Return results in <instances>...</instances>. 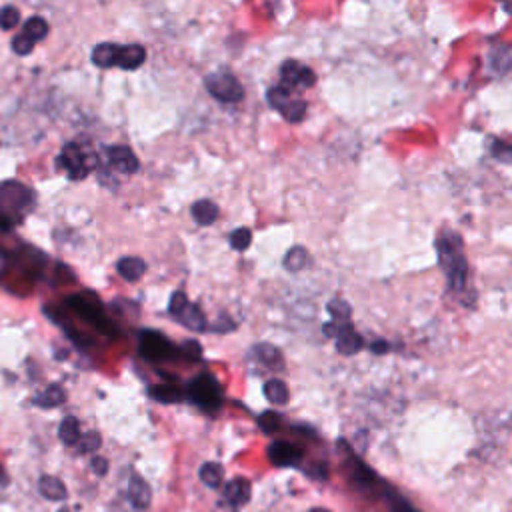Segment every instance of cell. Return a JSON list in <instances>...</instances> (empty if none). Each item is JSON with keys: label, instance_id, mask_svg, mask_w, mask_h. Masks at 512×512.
I'll list each match as a JSON object with an SVG mask.
<instances>
[{"label": "cell", "instance_id": "35", "mask_svg": "<svg viewBox=\"0 0 512 512\" xmlns=\"http://www.w3.org/2000/svg\"><path fill=\"white\" fill-rule=\"evenodd\" d=\"M32 48H35V44H32V42H30L26 37L19 35V37L12 38V50H15L17 55H20V57L30 55V53H32Z\"/></svg>", "mask_w": 512, "mask_h": 512}, {"label": "cell", "instance_id": "6", "mask_svg": "<svg viewBox=\"0 0 512 512\" xmlns=\"http://www.w3.org/2000/svg\"><path fill=\"white\" fill-rule=\"evenodd\" d=\"M324 332L336 339V350L341 354H346V357L348 354H357L362 348V344H364L361 334L352 328L350 323H334L332 321V324L324 326Z\"/></svg>", "mask_w": 512, "mask_h": 512}, {"label": "cell", "instance_id": "23", "mask_svg": "<svg viewBox=\"0 0 512 512\" xmlns=\"http://www.w3.org/2000/svg\"><path fill=\"white\" fill-rule=\"evenodd\" d=\"M116 46L118 44H113V42H102L95 46L93 50V62L100 68H111L114 66V55H116Z\"/></svg>", "mask_w": 512, "mask_h": 512}, {"label": "cell", "instance_id": "7", "mask_svg": "<svg viewBox=\"0 0 512 512\" xmlns=\"http://www.w3.org/2000/svg\"><path fill=\"white\" fill-rule=\"evenodd\" d=\"M58 162H60V167L64 171L68 172V176L73 180H82L91 172V169H93V164L88 162V156L80 151L76 144H66L62 149V154H60Z\"/></svg>", "mask_w": 512, "mask_h": 512}, {"label": "cell", "instance_id": "11", "mask_svg": "<svg viewBox=\"0 0 512 512\" xmlns=\"http://www.w3.org/2000/svg\"><path fill=\"white\" fill-rule=\"evenodd\" d=\"M108 154V162L113 164L114 169L122 174H134L138 171V158L133 152V149L124 146V144H113L106 149Z\"/></svg>", "mask_w": 512, "mask_h": 512}, {"label": "cell", "instance_id": "37", "mask_svg": "<svg viewBox=\"0 0 512 512\" xmlns=\"http://www.w3.org/2000/svg\"><path fill=\"white\" fill-rule=\"evenodd\" d=\"M91 466H93V471H95L98 476L106 475V471H108V462H106L102 456H95L93 462H91Z\"/></svg>", "mask_w": 512, "mask_h": 512}, {"label": "cell", "instance_id": "18", "mask_svg": "<svg viewBox=\"0 0 512 512\" xmlns=\"http://www.w3.org/2000/svg\"><path fill=\"white\" fill-rule=\"evenodd\" d=\"M40 494L48 500H64L66 498V486L57 476H42L38 482Z\"/></svg>", "mask_w": 512, "mask_h": 512}, {"label": "cell", "instance_id": "3", "mask_svg": "<svg viewBox=\"0 0 512 512\" xmlns=\"http://www.w3.org/2000/svg\"><path fill=\"white\" fill-rule=\"evenodd\" d=\"M169 312H171L172 316L178 321V323L182 324V326H187L189 330H194V332H202V330H207L209 328V324H207V316H205V312H202V308L198 306V304H192L187 298V294L184 292H174L171 296V304H169Z\"/></svg>", "mask_w": 512, "mask_h": 512}, {"label": "cell", "instance_id": "24", "mask_svg": "<svg viewBox=\"0 0 512 512\" xmlns=\"http://www.w3.org/2000/svg\"><path fill=\"white\" fill-rule=\"evenodd\" d=\"M222 466L218 462H207L200 468V480L210 489H220L222 486Z\"/></svg>", "mask_w": 512, "mask_h": 512}, {"label": "cell", "instance_id": "17", "mask_svg": "<svg viewBox=\"0 0 512 512\" xmlns=\"http://www.w3.org/2000/svg\"><path fill=\"white\" fill-rule=\"evenodd\" d=\"M252 357L258 362H263L266 366H272V368H283V357L278 352L276 346L268 344V342H260L252 348Z\"/></svg>", "mask_w": 512, "mask_h": 512}, {"label": "cell", "instance_id": "38", "mask_svg": "<svg viewBox=\"0 0 512 512\" xmlns=\"http://www.w3.org/2000/svg\"><path fill=\"white\" fill-rule=\"evenodd\" d=\"M392 512H417L415 509H410L404 500H399V498H392Z\"/></svg>", "mask_w": 512, "mask_h": 512}, {"label": "cell", "instance_id": "20", "mask_svg": "<svg viewBox=\"0 0 512 512\" xmlns=\"http://www.w3.org/2000/svg\"><path fill=\"white\" fill-rule=\"evenodd\" d=\"M64 400H66V392L58 384H50L44 392H40L35 399V404L42 408H55V406H60Z\"/></svg>", "mask_w": 512, "mask_h": 512}, {"label": "cell", "instance_id": "30", "mask_svg": "<svg viewBox=\"0 0 512 512\" xmlns=\"http://www.w3.org/2000/svg\"><path fill=\"white\" fill-rule=\"evenodd\" d=\"M328 312L332 314L334 323H348L352 310H350V304H346L342 298H334L328 304Z\"/></svg>", "mask_w": 512, "mask_h": 512}, {"label": "cell", "instance_id": "15", "mask_svg": "<svg viewBox=\"0 0 512 512\" xmlns=\"http://www.w3.org/2000/svg\"><path fill=\"white\" fill-rule=\"evenodd\" d=\"M116 270H118V274H120L124 281L136 283V281L142 278V274L146 272V263H144L142 258H138V256H124V258L118 260Z\"/></svg>", "mask_w": 512, "mask_h": 512}, {"label": "cell", "instance_id": "14", "mask_svg": "<svg viewBox=\"0 0 512 512\" xmlns=\"http://www.w3.org/2000/svg\"><path fill=\"white\" fill-rule=\"evenodd\" d=\"M129 498H131L134 509H138V511L149 509V504H151V489L140 476L134 475L131 478V482H129Z\"/></svg>", "mask_w": 512, "mask_h": 512}, {"label": "cell", "instance_id": "13", "mask_svg": "<svg viewBox=\"0 0 512 512\" xmlns=\"http://www.w3.org/2000/svg\"><path fill=\"white\" fill-rule=\"evenodd\" d=\"M225 498L230 506L238 509L243 504H247L250 498V482L247 478H234L225 486Z\"/></svg>", "mask_w": 512, "mask_h": 512}, {"label": "cell", "instance_id": "34", "mask_svg": "<svg viewBox=\"0 0 512 512\" xmlns=\"http://www.w3.org/2000/svg\"><path fill=\"white\" fill-rule=\"evenodd\" d=\"M98 448H100V435L98 433H88V435L80 437V440H78V451L82 455L96 453Z\"/></svg>", "mask_w": 512, "mask_h": 512}, {"label": "cell", "instance_id": "42", "mask_svg": "<svg viewBox=\"0 0 512 512\" xmlns=\"http://www.w3.org/2000/svg\"><path fill=\"white\" fill-rule=\"evenodd\" d=\"M0 480H4V468L0 466Z\"/></svg>", "mask_w": 512, "mask_h": 512}, {"label": "cell", "instance_id": "9", "mask_svg": "<svg viewBox=\"0 0 512 512\" xmlns=\"http://www.w3.org/2000/svg\"><path fill=\"white\" fill-rule=\"evenodd\" d=\"M281 76H283V84L286 88L296 86V88H310L316 82V75L310 66H306L298 60H286L281 66Z\"/></svg>", "mask_w": 512, "mask_h": 512}, {"label": "cell", "instance_id": "27", "mask_svg": "<svg viewBox=\"0 0 512 512\" xmlns=\"http://www.w3.org/2000/svg\"><path fill=\"white\" fill-rule=\"evenodd\" d=\"M308 260V254L303 247H292L285 256V268L288 272H301Z\"/></svg>", "mask_w": 512, "mask_h": 512}, {"label": "cell", "instance_id": "36", "mask_svg": "<svg viewBox=\"0 0 512 512\" xmlns=\"http://www.w3.org/2000/svg\"><path fill=\"white\" fill-rule=\"evenodd\" d=\"M500 152H502V162H511V149H509V144L496 140V142H493V154L498 156Z\"/></svg>", "mask_w": 512, "mask_h": 512}, {"label": "cell", "instance_id": "22", "mask_svg": "<svg viewBox=\"0 0 512 512\" xmlns=\"http://www.w3.org/2000/svg\"><path fill=\"white\" fill-rule=\"evenodd\" d=\"M20 35L26 37L35 44V42H40L42 38H46V35H48V24H46V20L40 19V17H32V19H28L24 22V30Z\"/></svg>", "mask_w": 512, "mask_h": 512}, {"label": "cell", "instance_id": "43", "mask_svg": "<svg viewBox=\"0 0 512 512\" xmlns=\"http://www.w3.org/2000/svg\"><path fill=\"white\" fill-rule=\"evenodd\" d=\"M62 512H66V511H62Z\"/></svg>", "mask_w": 512, "mask_h": 512}, {"label": "cell", "instance_id": "41", "mask_svg": "<svg viewBox=\"0 0 512 512\" xmlns=\"http://www.w3.org/2000/svg\"><path fill=\"white\" fill-rule=\"evenodd\" d=\"M310 512H330V511H326V509H312Z\"/></svg>", "mask_w": 512, "mask_h": 512}, {"label": "cell", "instance_id": "29", "mask_svg": "<svg viewBox=\"0 0 512 512\" xmlns=\"http://www.w3.org/2000/svg\"><path fill=\"white\" fill-rule=\"evenodd\" d=\"M281 114L285 116L288 122H301L304 118V114H306V102L292 98L285 108L281 111Z\"/></svg>", "mask_w": 512, "mask_h": 512}, {"label": "cell", "instance_id": "5", "mask_svg": "<svg viewBox=\"0 0 512 512\" xmlns=\"http://www.w3.org/2000/svg\"><path fill=\"white\" fill-rule=\"evenodd\" d=\"M138 352L151 362H164L172 361L178 350L162 332L158 330H142L138 339Z\"/></svg>", "mask_w": 512, "mask_h": 512}, {"label": "cell", "instance_id": "4", "mask_svg": "<svg viewBox=\"0 0 512 512\" xmlns=\"http://www.w3.org/2000/svg\"><path fill=\"white\" fill-rule=\"evenodd\" d=\"M205 86L210 95L220 102H240L245 98V88L238 78L228 70H216L205 78Z\"/></svg>", "mask_w": 512, "mask_h": 512}, {"label": "cell", "instance_id": "21", "mask_svg": "<svg viewBox=\"0 0 512 512\" xmlns=\"http://www.w3.org/2000/svg\"><path fill=\"white\" fill-rule=\"evenodd\" d=\"M58 437L60 440L66 444V446H75L80 440V424L75 417H66L60 422V428H58Z\"/></svg>", "mask_w": 512, "mask_h": 512}, {"label": "cell", "instance_id": "25", "mask_svg": "<svg viewBox=\"0 0 512 512\" xmlns=\"http://www.w3.org/2000/svg\"><path fill=\"white\" fill-rule=\"evenodd\" d=\"M265 397L272 404H286L288 402V388L283 380L272 379L265 384Z\"/></svg>", "mask_w": 512, "mask_h": 512}, {"label": "cell", "instance_id": "40", "mask_svg": "<svg viewBox=\"0 0 512 512\" xmlns=\"http://www.w3.org/2000/svg\"><path fill=\"white\" fill-rule=\"evenodd\" d=\"M372 348L377 350V354H382V352H384V350H386L388 346H386L384 342H377V344H372Z\"/></svg>", "mask_w": 512, "mask_h": 512}, {"label": "cell", "instance_id": "26", "mask_svg": "<svg viewBox=\"0 0 512 512\" xmlns=\"http://www.w3.org/2000/svg\"><path fill=\"white\" fill-rule=\"evenodd\" d=\"M266 100H268V104H270L272 108L283 111L286 104L292 100V93H290V88H286L285 84H276V86L268 88V93H266Z\"/></svg>", "mask_w": 512, "mask_h": 512}, {"label": "cell", "instance_id": "28", "mask_svg": "<svg viewBox=\"0 0 512 512\" xmlns=\"http://www.w3.org/2000/svg\"><path fill=\"white\" fill-rule=\"evenodd\" d=\"M151 397L158 402H180L182 400V392L174 386H169V384H158L151 388Z\"/></svg>", "mask_w": 512, "mask_h": 512}, {"label": "cell", "instance_id": "12", "mask_svg": "<svg viewBox=\"0 0 512 512\" xmlns=\"http://www.w3.org/2000/svg\"><path fill=\"white\" fill-rule=\"evenodd\" d=\"M146 60V48L140 44H129V46H116L114 55V66H120L124 70H136Z\"/></svg>", "mask_w": 512, "mask_h": 512}, {"label": "cell", "instance_id": "1", "mask_svg": "<svg viewBox=\"0 0 512 512\" xmlns=\"http://www.w3.org/2000/svg\"><path fill=\"white\" fill-rule=\"evenodd\" d=\"M438 258H440V266L446 274V283L448 286L460 292L466 286V278H468V263L462 250V238L460 234H456L453 230H446L437 243Z\"/></svg>", "mask_w": 512, "mask_h": 512}, {"label": "cell", "instance_id": "33", "mask_svg": "<svg viewBox=\"0 0 512 512\" xmlns=\"http://www.w3.org/2000/svg\"><path fill=\"white\" fill-rule=\"evenodd\" d=\"M281 415L278 413H265V415H260L258 417V426L265 430L266 435H272V433H276L278 428H281Z\"/></svg>", "mask_w": 512, "mask_h": 512}, {"label": "cell", "instance_id": "8", "mask_svg": "<svg viewBox=\"0 0 512 512\" xmlns=\"http://www.w3.org/2000/svg\"><path fill=\"white\" fill-rule=\"evenodd\" d=\"M66 303H68V306L75 310L76 314H80V316L86 319L88 323H93L95 326H98L102 332H108V334H113L114 332V328L108 324L106 316H104V312H102V306L98 303L86 301V296H70Z\"/></svg>", "mask_w": 512, "mask_h": 512}, {"label": "cell", "instance_id": "39", "mask_svg": "<svg viewBox=\"0 0 512 512\" xmlns=\"http://www.w3.org/2000/svg\"><path fill=\"white\" fill-rule=\"evenodd\" d=\"M10 227H12V220H10L8 216L0 214V230H8Z\"/></svg>", "mask_w": 512, "mask_h": 512}, {"label": "cell", "instance_id": "19", "mask_svg": "<svg viewBox=\"0 0 512 512\" xmlns=\"http://www.w3.org/2000/svg\"><path fill=\"white\" fill-rule=\"evenodd\" d=\"M511 48L506 44H500V46H494L491 50V57H489V64L493 68V73L496 75H506L509 68H511Z\"/></svg>", "mask_w": 512, "mask_h": 512}, {"label": "cell", "instance_id": "32", "mask_svg": "<svg viewBox=\"0 0 512 512\" xmlns=\"http://www.w3.org/2000/svg\"><path fill=\"white\" fill-rule=\"evenodd\" d=\"M20 20L19 8L15 6H2L0 8V28L2 30H12Z\"/></svg>", "mask_w": 512, "mask_h": 512}, {"label": "cell", "instance_id": "16", "mask_svg": "<svg viewBox=\"0 0 512 512\" xmlns=\"http://www.w3.org/2000/svg\"><path fill=\"white\" fill-rule=\"evenodd\" d=\"M190 214L200 227H210L218 218V207L212 200H196L190 209Z\"/></svg>", "mask_w": 512, "mask_h": 512}, {"label": "cell", "instance_id": "31", "mask_svg": "<svg viewBox=\"0 0 512 512\" xmlns=\"http://www.w3.org/2000/svg\"><path fill=\"white\" fill-rule=\"evenodd\" d=\"M250 243H252V232L248 228H236L230 234V247L234 248V250H238V252L247 250L250 247Z\"/></svg>", "mask_w": 512, "mask_h": 512}, {"label": "cell", "instance_id": "10", "mask_svg": "<svg viewBox=\"0 0 512 512\" xmlns=\"http://www.w3.org/2000/svg\"><path fill=\"white\" fill-rule=\"evenodd\" d=\"M268 458L274 466H296L303 460V451L286 440H274L268 446Z\"/></svg>", "mask_w": 512, "mask_h": 512}, {"label": "cell", "instance_id": "2", "mask_svg": "<svg viewBox=\"0 0 512 512\" xmlns=\"http://www.w3.org/2000/svg\"><path fill=\"white\" fill-rule=\"evenodd\" d=\"M189 399L202 410H218L222 404V388L210 372H202L189 382Z\"/></svg>", "mask_w": 512, "mask_h": 512}]
</instances>
